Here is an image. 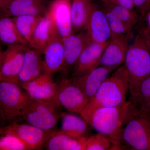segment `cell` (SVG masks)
<instances>
[{
	"label": "cell",
	"mask_w": 150,
	"mask_h": 150,
	"mask_svg": "<svg viewBox=\"0 0 150 150\" xmlns=\"http://www.w3.org/2000/svg\"><path fill=\"white\" fill-rule=\"evenodd\" d=\"M42 52L28 47L18 76V84L29 82L46 73Z\"/></svg>",
	"instance_id": "17"
},
{
	"label": "cell",
	"mask_w": 150,
	"mask_h": 150,
	"mask_svg": "<svg viewBox=\"0 0 150 150\" xmlns=\"http://www.w3.org/2000/svg\"><path fill=\"white\" fill-rule=\"evenodd\" d=\"M123 140L137 150H150V117L139 112L128 121L121 134Z\"/></svg>",
	"instance_id": "6"
},
{
	"label": "cell",
	"mask_w": 150,
	"mask_h": 150,
	"mask_svg": "<svg viewBox=\"0 0 150 150\" xmlns=\"http://www.w3.org/2000/svg\"><path fill=\"white\" fill-rule=\"evenodd\" d=\"M61 131L65 134L75 138L87 137L88 124L82 117L67 113L62 117Z\"/></svg>",
	"instance_id": "24"
},
{
	"label": "cell",
	"mask_w": 150,
	"mask_h": 150,
	"mask_svg": "<svg viewBox=\"0 0 150 150\" xmlns=\"http://www.w3.org/2000/svg\"><path fill=\"white\" fill-rule=\"evenodd\" d=\"M143 20H144L146 21V25L150 29V12L146 14Z\"/></svg>",
	"instance_id": "34"
},
{
	"label": "cell",
	"mask_w": 150,
	"mask_h": 150,
	"mask_svg": "<svg viewBox=\"0 0 150 150\" xmlns=\"http://www.w3.org/2000/svg\"><path fill=\"white\" fill-rule=\"evenodd\" d=\"M132 38V35L112 33L103 53L99 66L117 69L123 64Z\"/></svg>",
	"instance_id": "10"
},
{
	"label": "cell",
	"mask_w": 150,
	"mask_h": 150,
	"mask_svg": "<svg viewBox=\"0 0 150 150\" xmlns=\"http://www.w3.org/2000/svg\"><path fill=\"white\" fill-rule=\"evenodd\" d=\"M111 140L101 133L88 137L85 150H110L113 145Z\"/></svg>",
	"instance_id": "29"
},
{
	"label": "cell",
	"mask_w": 150,
	"mask_h": 150,
	"mask_svg": "<svg viewBox=\"0 0 150 150\" xmlns=\"http://www.w3.org/2000/svg\"><path fill=\"white\" fill-rule=\"evenodd\" d=\"M108 21L112 33L118 35L133 36V30L131 29L123 21L118 18L110 10L101 5Z\"/></svg>",
	"instance_id": "28"
},
{
	"label": "cell",
	"mask_w": 150,
	"mask_h": 150,
	"mask_svg": "<svg viewBox=\"0 0 150 150\" xmlns=\"http://www.w3.org/2000/svg\"><path fill=\"white\" fill-rule=\"evenodd\" d=\"M139 32L144 40L150 53V29L145 25L141 26Z\"/></svg>",
	"instance_id": "32"
},
{
	"label": "cell",
	"mask_w": 150,
	"mask_h": 150,
	"mask_svg": "<svg viewBox=\"0 0 150 150\" xmlns=\"http://www.w3.org/2000/svg\"><path fill=\"white\" fill-rule=\"evenodd\" d=\"M92 3L90 0H72L71 13L74 33L85 27L90 15Z\"/></svg>",
	"instance_id": "22"
},
{
	"label": "cell",
	"mask_w": 150,
	"mask_h": 150,
	"mask_svg": "<svg viewBox=\"0 0 150 150\" xmlns=\"http://www.w3.org/2000/svg\"><path fill=\"white\" fill-rule=\"evenodd\" d=\"M117 69L99 66L87 74L71 77L70 79L81 88L89 101L94 96L103 82Z\"/></svg>",
	"instance_id": "15"
},
{
	"label": "cell",
	"mask_w": 150,
	"mask_h": 150,
	"mask_svg": "<svg viewBox=\"0 0 150 150\" xmlns=\"http://www.w3.org/2000/svg\"><path fill=\"white\" fill-rule=\"evenodd\" d=\"M124 64L129 75L131 98L137 93L142 82L150 76V53L139 32L129 44Z\"/></svg>",
	"instance_id": "3"
},
{
	"label": "cell",
	"mask_w": 150,
	"mask_h": 150,
	"mask_svg": "<svg viewBox=\"0 0 150 150\" xmlns=\"http://www.w3.org/2000/svg\"><path fill=\"white\" fill-rule=\"evenodd\" d=\"M129 100L139 113L150 117V76L142 82L137 93Z\"/></svg>",
	"instance_id": "25"
},
{
	"label": "cell",
	"mask_w": 150,
	"mask_h": 150,
	"mask_svg": "<svg viewBox=\"0 0 150 150\" xmlns=\"http://www.w3.org/2000/svg\"><path fill=\"white\" fill-rule=\"evenodd\" d=\"M109 1L113 4L131 10H134V9L135 8L133 0H109Z\"/></svg>",
	"instance_id": "33"
},
{
	"label": "cell",
	"mask_w": 150,
	"mask_h": 150,
	"mask_svg": "<svg viewBox=\"0 0 150 150\" xmlns=\"http://www.w3.org/2000/svg\"><path fill=\"white\" fill-rule=\"evenodd\" d=\"M71 0H54L46 13L53 20L63 38L73 34L71 18Z\"/></svg>",
	"instance_id": "16"
},
{
	"label": "cell",
	"mask_w": 150,
	"mask_h": 150,
	"mask_svg": "<svg viewBox=\"0 0 150 150\" xmlns=\"http://www.w3.org/2000/svg\"><path fill=\"white\" fill-rule=\"evenodd\" d=\"M52 130H43L27 123L21 124L13 122L3 126L0 134L15 135L26 144L31 150H40L44 146Z\"/></svg>",
	"instance_id": "8"
},
{
	"label": "cell",
	"mask_w": 150,
	"mask_h": 150,
	"mask_svg": "<svg viewBox=\"0 0 150 150\" xmlns=\"http://www.w3.org/2000/svg\"><path fill=\"white\" fill-rule=\"evenodd\" d=\"M0 40L8 46L15 44L29 46V44L20 32L12 18L2 17L0 20Z\"/></svg>",
	"instance_id": "23"
},
{
	"label": "cell",
	"mask_w": 150,
	"mask_h": 150,
	"mask_svg": "<svg viewBox=\"0 0 150 150\" xmlns=\"http://www.w3.org/2000/svg\"><path fill=\"white\" fill-rule=\"evenodd\" d=\"M108 42L98 43L90 41L86 45L72 70L71 77L87 74L99 67L101 56Z\"/></svg>",
	"instance_id": "12"
},
{
	"label": "cell",
	"mask_w": 150,
	"mask_h": 150,
	"mask_svg": "<svg viewBox=\"0 0 150 150\" xmlns=\"http://www.w3.org/2000/svg\"><path fill=\"white\" fill-rule=\"evenodd\" d=\"M84 28L91 42L104 43L109 41L112 32L104 11L99 4L92 3L89 18Z\"/></svg>",
	"instance_id": "11"
},
{
	"label": "cell",
	"mask_w": 150,
	"mask_h": 150,
	"mask_svg": "<svg viewBox=\"0 0 150 150\" xmlns=\"http://www.w3.org/2000/svg\"><path fill=\"white\" fill-rule=\"evenodd\" d=\"M129 90V75L123 64L103 82L81 113V116L86 122L97 109L117 106L124 103Z\"/></svg>",
	"instance_id": "1"
},
{
	"label": "cell",
	"mask_w": 150,
	"mask_h": 150,
	"mask_svg": "<svg viewBox=\"0 0 150 150\" xmlns=\"http://www.w3.org/2000/svg\"><path fill=\"white\" fill-rule=\"evenodd\" d=\"M0 150H30L31 149L20 139L11 134L1 135Z\"/></svg>",
	"instance_id": "30"
},
{
	"label": "cell",
	"mask_w": 150,
	"mask_h": 150,
	"mask_svg": "<svg viewBox=\"0 0 150 150\" xmlns=\"http://www.w3.org/2000/svg\"><path fill=\"white\" fill-rule=\"evenodd\" d=\"M60 106L53 101L30 98L23 109L21 118L39 129L51 130L64 115L59 110Z\"/></svg>",
	"instance_id": "4"
},
{
	"label": "cell",
	"mask_w": 150,
	"mask_h": 150,
	"mask_svg": "<svg viewBox=\"0 0 150 150\" xmlns=\"http://www.w3.org/2000/svg\"><path fill=\"white\" fill-rule=\"evenodd\" d=\"M88 137L75 138L61 130H52L44 149L48 150H85Z\"/></svg>",
	"instance_id": "20"
},
{
	"label": "cell",
	"mask_w": 150,
	"mask_h": 150,
	"mask_svg": "<svg viewBox=\"0 0 150 150\" xmlns=\"http://www.w3.org/2000/svg\"><path fill=\"white\" fill-rule=\"evenodd\" d=\"M99 4L110 10L131 29L134 30L140 21L139 16L137 12L115 4L109 0H100Z\"/></svg>",
	"instance_id": "26"
},
{
	"label": "cell",
	"mask_w": 150,
	"mask_h": 150,
	"mask_svg": "<svg viewBox=\"0 0 150 150\" xmlns=\"http://www.w3.org/2000/svg\"><path fill=\"white\" fill-rule=\"evenodd\" d=\"M42 17L40 15H37L19 16L12 18L21 35L27 41L29 47L33 34Z\"/></svg>",
	"instance_id": "27"
},
{
	"label": "cell",
	"mask_w": 150,
	"mask_h": 150,
	"mask_svg": "<svg viewBox=\"0 0 150 150\" xmlns=\"http://www.w3.org/2000/svg\"><path fill=\"white\" fill-rule=\"evenodd\" d=\"M46 74L52 75L64 69V51L63 37L56 29L43 52Z\"/></svg>",
	"instance_id": "14"
},
{
	"label": "cell",
	"mask_w": 150,
	"mask_h": 150,
	"mask_svg": "<svg viewBox=\"0 0 150 150\" xmlns=\"http://www.w3.org/2000/svg\"><path fill=\"white\" fill-rule=\"evenodd\" d=\"M79 33L71 34L63 38L64 51V69H72L84 48L90 41L85 29Z\"/></svg>",
	"instance_id": "19"
},
{
	"label": "cell",
	"mask_w": 150,
	"mask_h": 150,
	"mask_svg": "<svg viewBox=\"0 0 150 150\" xmlns=\"http://www.w3.org/2000/svg\"><path fill=\"white\" fill-rule=\"evenodd\" d=\"M138 112L130 100L126 101L117 106L97 109L86 122L98 133L108 137L113 146H118L121 141L124 126Z\"/></svg>",
	"instance_id": "2"
},
{
	"label": "cell",
	"mask_w": 150,
	"mask_h": 150,
	"mask_svg": "<svg viewBox=\"0 0 150 150\" xmlns=\"http://www.w3.org/2000/svg\"><path fill=\"white\" fill-rule=\"evenodd\" d=\"M56 98L60 105L66 110L79 114L89 101L82 91L70 79H64L59 84Z\"/></svg>",
	"instance_id": "9"
},
{
	"label": "cell",
	"mask_w": 150,
	"mask_h": 150,
	"mask_svg": "<svg viewBox=\"0 0 150 150\" xmlns=\"http://www.w3.org/2000/svg\"><path fill=\"white\" fill-rule=\"evenodd\" d=\"M28 46L19 44L9 45L0 53V81L18 84L23 64L25 54Z\"/></svg>",
	"instance_id": "7"
},
{
	"label": "cell",
	"mask_w": 150,
	"mask_h": 150,
	"mask_svg": "<svg viewBox=\"0 0 150 150\" xmlns=\"http://www.w3.org/2000/svg\"><path fill=\"white\" fill-rule=\"evenodd\" d=\"M133 1L140 21H143L145 16L150 12V0H133Z\"/></svg>",
	"instance_id": "31"
},
{
	"label": "cell",
	"mask_w": 150,
	"mask_h": 150,
	"mask_svg": "<svg viewBox=\"0 0 150 150\" xmlns=\"http://www.w3.org/2000/svg\"><path fill=\"white\" fill-rule=\"evenodd\" d=\"M2 17L40 15L45 11L43 0H8L0 4Z\"/></svg>",
	"instance_id": "18"
},
{
	"label": "cell",
	"mask_w": 150,
	"mask_h": 150,
	"mask_svg": "<svg viewBox=\"0 0 150 150\" xmlns=\"http://www.w3.org/2000/svg\"><path fill=\"white\" fill-rule=\"evenodd\" d=\"M56 29L53 20L46 13L33 32L30 47L39 50L43 54L44 48Z\"/></svg>",
	"instance_id": "21"
},
{
	"label": "cell",
	"mask_w": 150,
	"mask_h": 150,
	"mask_svg": "<svg viewBox=\"0 0 150 150\" xmlns=\"http://www.w3.org/2000/svg\"><path fill=\"white\" fill-rule=\"evenodd\" d=\"M19 85L30 98L53 101L60 105L56 98L59 84L53 80L52 75L45 73L29 82Z\"/></svg>",
	"instance_id": "13"
},
{
	"label": "cell",
	"mask_w": 150,
	"mask_h": 150,
	"mask_svg": "<svg viewBox=\"0 0 150 150\" xmlns=\"http://www.w3.org/2000/svg\"><path fill=\"white\" fill-rule=\"evenodd\" d=\"M0 118L5 124L16 122L21 118L25 105L30 98L18 84L0 81Z\"/></svg>",
	"instance_id": "5"
}]
</instances>
